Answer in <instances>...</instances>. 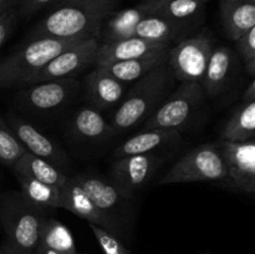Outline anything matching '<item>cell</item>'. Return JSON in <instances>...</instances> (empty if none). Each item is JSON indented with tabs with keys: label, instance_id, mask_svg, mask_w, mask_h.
<instances>
[{
	"label": "cell",
	"instance_id": "obj_5",
	"mask_svg": "<svg viewBox=\"0 0 255 254\" xmlns=\"http://www.w3.org/2000/svg\"><path fill=\"white\" fill-rule=\"evenodd\" d=\"M228 167L219 142L194 147L167 172L159 184L227 182Z\"/></svg>",
	"mask_w": 255,
	"mask_h": 254
},
{
	"label": "cell",
	"instance_id": "obj_17",
	"mask_svg": "<svg viewBox=\"0 0 255 254\" xmlns=\"http://www.w3.org/2000/svg\"><path fill=\"white\" fill-rule=\"evenodd\" d=\"M139 5L147 14L188 25L193 29L202 21L204 14V2L197 0H142Z\"/></svg>",
	"mask_w": 255,
	"mask_h": 254
},
{
	"label": "cell",
	"instance_id": "obj_35",
	"mask_svg": "<svg viewBox=\"0 0 255 254\" xmlns=\"http://www.w3.org/2000/svg\"><path fill=\"white\" fill-rule=\"evenodd\" d=\"M20 0H0V15L11 7L19 6Z\"/></svg>",
	"mask_w": 255,
	"mask_h": 254
},
{
	"label": "cell",
	"instance_id": "obj_40",
	"mask_svg": "<svg viewBox=\"0 0 255 254\" xmlns=\"http://www.w3.org/2000/svg\"><path fill=\"white\" fill-rule=\"evenodd\" d=\"M197 1H202V2H206V1H208V0H197Z\"/></svg>",
	"mask_w": 255,
	"mask_h": 254
},
{
	"label": "cell",
	"instance_id": "obj_11",
	"mask_svg": "<svg viewBox=\"0 0 255 254\" xmlns=\"http://www.w3.org/2000/svg\"><path fill=\"white\" fill-rule=\"evenodd\" d=\"M60 192H61V208L85 219L89 222V224H95L105 229L121 239L122 242L127 238L126 232L116 222L112 221L110 217L97 208L96 204L92 202L86 191L79 183L76 177H69L66 183L60 187Z\"/></svg>",
	"mask_w": 255,
	"mask_h": 254
},
{
	"label": "cell",
	"instance_id": "obj_29",
	"mask_svg": "<svg viewBox=\"0 0 255 254\" xmlns=\"http://www.w3.org/2000/svg\"><path fill=\"white\" fill-rule=\"evenodd\" d=\"M25 152L26 151L17 141L6 120L0 116V162L12 168Z\"/></svg>",
	"mask_w": 255,
	"mask_h": 254
},
{
	"label": "cell",
	"instance_id": "obj_43",
	"mask_svg": "<svg viewBox=\"0 0 255 254\" xmlns=\"http://www.w3.org/2000/svg\"><path fill=\"white\" fill-rule=\"evenodd\" d=\"M253 139H255V134H254V137H253Z\"/></svg>",
	"mask_w": 255,
	"mask_h": 254
},
{
	"label": "cell",
	"instance_id": "obj_12",
	"mask_svg": "<svg viewBox=\"0 0 255 254\" xmlns=\"http://www.w3.org/2000/svg\"><path fill=\"white\" fill-rule=\"evenodd\" d=\"M75 177L97 208L127 233L126 217L129 198H126L109 178L90 173L77 174Z\"/></svg>",
	"mask_w": 255,
	"mask_h": 254
},
{
	"label": "cell",
	"instance_id": "obj_23",
	"mask_svg": "<svg viewBox=\"0 0 255 254\" xmlns=\"http://www.w3.org/2000/svg\"><path fill=\"white\" fill-rule=\"evenodd\" d=\"M233 62V52L229 47H213L203 81L201 84L204 92H206V96L216 97L223 92L227 82L231 77Z\"/></svg>",
	"mask_w": 255,
	"mask_h": 254
},
{
	"label": "cell",
	"instance_id": "obj_8",
	"mask_svg": "<svg viewBox=\"0 0 255 254\" xmlns=\"http://www.w3.org/2000/svg\"><path fill=\"white\" fill-rule=\"evenodd\" d=\"M164 159L157 153L119 157L112 164L109 179L126 198L131 199L152 181Z\"/></svg>",
	"mask_w": 255,
	"mask_h": 254
},
{
	"label": "cell",
	"instance_id": "obj_33",
	"mask_svg": "<svg viewBox=\"0 0 255 254\" xmlns=\"http://www.w3.org/2000/svg\"><path fill=\"white\" fill-rule=\"evenodd\" d=\"M55 0H20L17 11L19 17H30L47 5H52Z\"/></svg>",
	"mask_w": 255,
	"mask_h": 254
},
{
	"label": "cell",
	"instance_id": "obj_21",
	"mask_svg": "<svg viewBox=\"0 0 255 254\" xmlns=\"http://www.w3.org/2000/svg\"><path fill=\"white\" fill-rule=\"evenodd\" d=\"M221 20L229 39L238 41L255 25V1L221 0Z\"/></svg>",
	"mask_w": 255,
	"mask_h": 254
},
{
	"label": "cell",
	"instance_id": "obj_42",
	"mask_svg": "<svg viewBox=\"0 0 255 254\" xmlns=\"http://www.w3.org/2000/svg\"><path fill=\"white\" fill-rule=\"evenodd\" d=\"M203 254H211V253H208V252H206V253H203Z\"/></svg>",
	"mask_w": 255,
	"mask_h": 254
},
{
	"label": "cell",
	"instance_id": "obj_28",
	"mask_svg": "<svg viewBox=\"0 0 255 254\" xmlns=\"http://www.w3.org/2000/svg\"><path fill=\"white\" fill-rule=\"evenodd\" d=\"M40 246L47 247L60 254H77L76 244L70 229L55 218L46 217L41 228Z\"/></svg>",
	"mask_w": 255,
	"mask_h": 254
},
{
	"label": "cell",
	"instance_id": "obj_20",
	"mask_svg": "<svg viewBox=\"0 0 255 254\" xmlns=\"http://www.w3.org/2000/svg\"><path fill=\"white\" fill-rule=\"evenodd\" d=\"M181 139V132L177 129H143L139 133L129 137L117 147L116 158L132 154L153 153V151L174 144Z\"/></svg>",
	"mask_w": 255,
	"mask_h": 254
},
{
	"label": "cell",
	"instance_id": "obj_10",
	"mask_svg": "<svg viewBox=\"0 0 255 254\" xmlns=\"http://www.w3.org/2000/svg\"><path fill=\"white\" fill-rule=\"evenodd\" d=\"M99 47L100 42L97 39L79 40L54 57L27 85L75 77L89 65L95 64Z\"/></svg>",
	"mask_w": 255,
	"mask_h": 254
},
{
	"label": "cell",
	"instance_id": "obj_44",
	"mask_svg": "<svg viewBox=\"0 0 255 254\" xmlns=\"http://www.w3.org/2000/svg\"><path fill=\"white\" fill-rule=\"evenodd\" d=\"M251 1H255V0H251Z\"/></svg>",
	"mask_w": 255,
	"mask_h": 254
},
{
	"label": "cell",
	"instance_id": "obj_31",
	"mask_svg": "<svg viewBox=\"0 0 255 254\" xmlns=\"http://www.w3.org/2000/svg\"><path fill=\"white\" fill-rule=\"evenodd\" d=\"M237 50L244 62L251 61L255 56V25L246 32L238 41H236Z\"/></svg>",
	"mask_w": 255,
	"mask_h": 254
},
{
	"label": "cell",
	"instance_id": "obj_38",
	"mask_svg": "<svg viewBox=\"0 0 255 254\" xmlns=\"http://www.w3.org/2000/svg\"><path fill=\"white\" fill-rule=\"evenodd\" d=\"M246 66H247V70H248L249 74L255 75V56L251 60V61L246 62Z\"/></svg>",
	"mask_w": 255,
	"mask_h": 254
},
{
	"label": "cell",
	"instance_id": "obj_6",
	"mask_svg": "<svg viewBox=\"0 0 255 254\" xmlns=\"http://www.w3.org/2000/svg\"><path fill=\"white\" fill-rule=\"evenodd\" d=\"M206 92L198 82H181L144 121L143 129H181L202 106Z\"/></svg>",
	"mask_w": 255,
	"mask_h": 254
},
{
	"label": "cell",
	"instance_id": "obj_19",
	"mask_svg": "<svg viewBox=\"0 0 255 254\" xmlns=\"http://www.w3.org/2000/svg\"><path fill=\"white\" fill-rule=\"evenodd\" d=\"M146 15L147 12L139 4L127 9L114 10L101 22L97 40L100 44H109L133 37L134 26Z\"/></svg>",
	"mask_w": 255,
	"mask_h": 254
},
{
	"label": "cell",
	"instance_id": "obj_22",
	"mask_svg": "<svg viewBox=\"0 0 255 254\" xmlns=\"http://www.w3.org/2000/svg\"><path fill=\"white\" fill-rule=\"evenodd\" d=\"M192 30L193 27L188 25L174 22L157 15L147 14L134 26L133 36L151 42L171 44L176 40H183L182 37L186 36Z\"/></svg>",
	"mask_w": 255,
	"mask_h": 254
},
{
	"label": "cell",
	"instance_id": "obj_9",
	"mask_svg": "<svg viewBox=\"0 0 255 254\" xmlns=\"http://www.w3.org/2000/svg\"><path fill=\"white\" fill-rule=\"evenodd\" d=\"M77 89L79 82L75 77L25 85L16 94V101L34 114H50L69 104Z\"/></svg>",
	"mask_w": 255,
	"mask_h": 254
},
{
	"label": "cell",
	"instance_id": "obj_3",
	"mask_svg": "<svg viewBox=\"0 0 255 254\" xmlns=\"http://www.w3.org/2000/svg\"><path fill=\"white\" fill-rule=\"evenodd\" d=\"M79 40L34 37L0 61V89L21 87L54 57Z\"/></svg>",
	"mask_w": 255,
	"mask_h": 254
},
{
	"label": "cell",
	"instance_id": "obj_30",
	"mask_svg": "<svg viewBox=\"0 0 255 254\" xmlns=\"http://www.w3.org/2000/svg\"><path fill=\"white\" fill-rule=\"evenodd\" d=\"M90 229L94 233L96 241L99 242L104 254H129L128 249L125 247L124 242L115 237L114 234L109 233L107 231L95 226V224H90Z\"/></svg>",
	"mask_w": 255,
	"mask_h": 254
},
{
	"label": "cell",
	"instance_id": "obj_16",
	"mask_svg": "<svg viewBox=\"0 0 255 254\" xmlns=\"http://www.w3.org/2000/svg\"><path fill=\"white\" fill-rule=\"evenodd\" d=\"M171 47V44L151 42L134 36L120 40V41L109 42V44H100L96 59H95V65L105 66L111 62L138 59V57L149 56V55L159 54V52H168Z\"/></svg>",
	"mask_w": 255,
	"mask_h": 254
},
{
	"label": "cell",
	"instance_id": "obj_7",
	"mask_svg": "<svg viewBox=\"0 0 255 254\" xmlns=\"http://www.w3.org/2000/svg\"><path fill=\"white\" fill-rule=\"evenodd\" d=\"M213 47V39L207 32L186 37L171 47L168 65L174 79L181 82L202 84Z\"/></svg>",
	"mask_w": 255,
	"mask_h": 254
},
{
	"label": "cell",
	"instance_id": "obj_4",
	"mask_svg": "<svg viewBox=\"0 0 255 254\" xmlns=\"http://www.w3.org/2000/svg\"><path fill=\"white\" fill-rule=\"evenodd\" d=\"M46 213L37 209L20 192H9L1 197L0 227L6 242L26 254H34L40 246V236Z\"/></svg>",
	"mask_w": 255,
	"mask_h": 254
},
{
	"label": "cell",
	"instance_id": "obj_26",
	"mask_svg": "<svg viewBox=\"0 0 255 254\" xmlns=\"http://www.w3.org/2000/svg\"><path fill=\"white\" fill-rule=\"evenodd\" d=\"M12 171L26 173L42 183L55 187H62L69 179V176L65 174L61 168L46 159L29 153L27 151L12 166Z\"/></svg>",
	"mask_w": 255,
	"mask_h": 254
},
{
	"label": "cell",
	"instance_id": "obj_36",
	"mask_svg": "<svg viewBox=\"0 0 255 254\" xmlns=\"http://www.w3.org/2000/svg\"><path fill=\"white\" fill-rule=\"evenodd\" d=\"M243 97H244V101H248V100L255 99V75H254L253 81L249 84V86L247 87V90L244 91Z\"/></svg>",
	"mask_w": 255,
	"mask_h": 254
},
{
	"label": "cell",
	"instance_id": "obj_24",
	"mask_svg": "<svg viewBox=\"0 0 255 254\" xmlns=\"http://www.w3.org/2000/svg\"><path fill=\"white\" fill-rule=\"evenodd\" d=\"M14 174L20 186V193L29 203L44 212L46 209L61 208L60 187L42 183L34 177L19 171H14Z\"/></svg>",
	"mask_w": 255,
	"mask_h": 254
},
{
	"label": "cell",
	"instance_id": "obj_18",
	"mask_svg": "<svg viewBox=\"0 0 255 254\" xmlns=\"http://www.w3.org/2000/svg\"><path fill=\"white\" fill-rule=\"evenodd\" d=\"M72 136L79 141L101 142L115 136L111 124L94 106H82L74 114L71 120Z\"/></svg>",
	"mask_w": 255,
	"mask_h": 254
},
{
	"label": "cell",
	"instance_id": "obj_37",
	"mask_svg": "<svg viewBox=\"0 0 255 254\" xmlns=\"http://www.w3.org/2000/svg\"><path fill=\"white\" fill-rule=\"evenodd\" d=\"M34 254H60V253H57V252H55V251H52V249L47 248V247L39 246V247H37L36 251H35Z\"/></svg>",
	"mask_w": 255,
	"mask_h": 254
},
{
	"label": "cell",
	"instance_id": "obj_34",
	"mask_svg": "<svg viewBox=\"0 0 255 254\" xmlns=\"http://www.w3.org/2000/svg\"><path fill=\"white\" fill-rule=\"evenodd\" d=\"M0 254H26L24 252H21L20 249L15 248L14 246H11L10 243L5 242L0 246Z\"/></svg>",
	"mask_w": 255,
	"mask_h": 254
},
{
	"label": "cell",
	"instance_id": "obj_1",
	"mask_svg": "<svg viewBox=\"0 0 255 254\" xmlns=\"http://www.w3.org/2000/svg\"><path fill=\"white\" fill-rule=\"evenodd\" d=\"M119 4L120 0H75L55 7L32 30L31 39H97L101 22Z\"/></svg>",
	"mask_w": 255,
	"mask_h": 254
},
{
	"label": "cell",
	"instance_id": "obj_27",
	"mask_svg": "<svg viewBox=\"0 0 255 254\" xmlns=\"http://www.w3.org/2000/svg\"><path fill=\"white\" fill-rule=\"evenodd\" d=\"M255 134V99L248 100L236 110L221 132V139L249 141Z\"/></svg>",
	"mask_w": 255,
	"mask_h": 254
},
{
	"label": "cell",
	"instance_id": "obj_39",
	"mask_svg": "<svg viewBox=\"0 0 255 254\" xmlns=\"http://www.w3.org/2000/svg\"><path fill=\"white\" fill-rule=\"evenodd\" d=\"M72 1H75V0H55V1L52 2V6L59 7V6H62V5L69 4V2H72Z\"/></svg>",
	"mask_w": 255,
	"mask_h": 254
},
{
	"label": "cell",
	"instance_id": "obj_2",
	"mask_svg": "<svg viewBox=\"0 0 255 254\" xmlns=\"http://www.w3.org/2000/svg\"><path fill=\"white\" fill-rule=\"evenodd\" d=\"M174 81L168 61L136 81L117 106L110 122L115 134L144 124L166 99Z\"/></svg>",
	"mask_w": 255,
	"mask_h": 254
},
{
	"label": "cell",
	"instance_id": "obj_13",
	"mask_svg": "<svg viewBox=\"0 0 255 254\" xmlns=\"http://www.w3.org/2000/svg\"><path fill=\"white\" fill-rule=\"evenodd\" d=\"M219 146L228 167V181L232 186L255 194V139L226 141Z\"/></svg>",
	"mask_w": 255,
	"mask_h": 254
},
{
	"label": "cell",
	"instance_id": "obj_25",
	"mask_svg": "<svg viewBox=\"0 0 255 254\" xmlns=\"http://www.w3.org/2000/svg\"><path fill=\"white\" fill-rule=\"evenodd\" d=\"M168 52H159V54L149 55V56L138 57V59L124 60V61L111 62L105 65V70L110 72L112 76L120 81L128 84V82L138 81L142 77L148 75L157 67L168 61Z\"/></svg>",
	"mask_w": 255,
	"mask_h": 254
},
{
	"label": "cell",
	"instance_id": "obj_15",
	"mask_svg": "<svg viewBox=\"0 0 255 254\" xmlns=\"http://www.w3.org/2000/svg\"><path fill=\"white\" fill-rule=\"evenodd\" d=\"M85 90L91 106L100 111H106L121 104L128 87L102 66H96L85 77Z\"/></svg>",
	"mask_w": 255,
	"mask_h": 254
},
{
	"label": "cell",
	"instance_id": "obj_32",
	"mask_svg": "<svg viewBox=\"0 0 255 254\" xmlns=\"http://www.w3.org/2000/svg\"><path fill=\"white\" fill-rule=\"evenodd\" d=\"M17 19H19L17 6L11 7V9L6 10V11L0 15V47L6 41V39L14 30Z\"/></svg>",
	"mask_w": 255,
	"mask_h": 254
},
{
	"label": "cell",
	"instance_id": "obj_14",
	"mask_svg": "<svg viewBox=\"0 0 255 254\" xmlns=\"http://www.w3.org/2000/svg\"><path fill=\"white\" fill-rule=\"evenodd\" d=\"M6 122L25 151L51 162L59 168H67L70 164L69 156L50 137L41 133L30 122L11 112L7 114Z\"/></svg>",
	"mask_w": 255,
	"mask_h": 254
},
{
	"label": "cell",
	"instance_id": "obj_41",
	"mask_svg": "<svg viewBox=\"0 0 255 254\" xmlns=\"http://www.w3.org/2000/svg\"><path fill=\"white\" fill-rule=\"evenodd\" d=\"M0 204H1V196H0Z\"/></svg>",
	"mask_w": 255,
	"mask_h": 254
}]
</instances>
